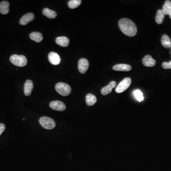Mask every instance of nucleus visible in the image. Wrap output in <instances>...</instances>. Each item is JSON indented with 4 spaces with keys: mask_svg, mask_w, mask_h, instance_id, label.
I'll use <instances>...</instances> for the list:
<instances>
[{
    "mask_svg": "<svg viewBox=\"0 0 171 171\" xmlns=\"http://www.w3.org/2000/svg\"><path fill=\"white\" fill-rule=\"evenodd\" d=\"M86 101L87 105L88 106H92L97 102V98L96 96L91 94H88L86 97Z\"/></svg>",
    "mask_w": 171,
    "mask_h": 171,
    "instance_id": "18",
    "label": "nucleus"
},
{
    "mask_svg": "<svg viewBox=\"0 0 171 171\" xmlns=\"http://www.w3.org/2000/svg\"><path fill=\"white\" fill-rule=\"evenodd\" d=\"M164 18V14L162 10H158L156 13L155 17V22L158 25H161L163 23Z\"/></svg>",
    "mask_w": 171,
    "mask_h": 171,
    "instance_id": "20",
    "label": "nucleus"
},
{
    "mask_svg": "<svg viewBox=\"0 0 171 171\" xmlns=\"http://www.w3.org/2000/svg\"><path fill=\"white\" fill-rule=\"evenodd\" d=\"M89 67L88 61L86 59L82 58L80 59L78 63V69L80 73L84 74L87 71Z\"/></svg>",
    "mask_w": 171,
    "mask_h": 171,
    "instance_id": "7",
    "label": "nucleus"
},
{
    "mask_svg": "<svg viewBox=\"0 0 171 171\" xmlns=\"http://www.w3.org/2000/svg\"><path fill=\"white\" fill-rule=\"evenodd\" d=\"M56 42L60 46L66 47L69 45V41L67 37H59L56 39Z\"/></svg>",
    "mask_w": 171,
    "mask_h": 171,
    "instance_id": "14",
    "label": "nucleus"
},
{
    "mask_svg": "<svg viewBox=\"0 0 171 171\" xmlns=\"http://www.w3.org/2000/svg\"><path fill=\"white\" fill-rule=\"evenodd\" d=\"M81 4V0H71L68 2V6L69 8L73 9L79 7Z\"/></svg>",
    "mask_w": 171,
    "mask_h": 171,
    "instance_id": "22",
    "label": "nucleus"
},
{
    "mask_svg": "<svg viewBox=\"0 0 171 171\" xmlns=\"http://www.w3.org/2000/svg\"><path fill=\"white\" fill-rule=\"evenodd\" d=\"M162 67L164 69H171V61L169 62H164L162 64Z\"/></svg>",
    "mask_w": 171,
    "mask_h": 171,
    "instance_id": "24",
    "label": "nucleus"
},
{
    "mask_svg": "<svg viewBox=\"0 0 171 171\" xmlns=\"http://www.w3.org/2000/svg\"><path fill=\"white\" fill-rule=\"evenodd\" d=\"M162 45L166 49H169L171 47V40L170 37L167 35H163L161 39Z\"/></svg>",
    "mask_w": 171,
    "mask_h": 171,
    "instance_id": "16",
    "label": "nucleus"
},
{
    "mask_svg": "<svg viewBox=\"0 0 171 171\" xmlns=\"http://www.w3.org/2000/svg\"><path fill=\"white\" fill-rule=\"evenodd\" d=\"M5 129V126L4 124L2 123H0V136Z\"/></svg>",
    "mask_w": 171,
    "mask_h": 171,
    "instance_id": "25",
    "label": "nucleus"
},
{
    "mask_svg": "<svg viewBox=\"0 0 171 171\" xmlns=\"http://www.w3.org/2000/svg\"><path fill=\"white\" fill-rule=\"evenodd\" d=\"M142 62L144 66H146V67H154L155 65V64H156L155 60L153 59V58L149 55H146L143 59Z\"/></svg>",
    "mask_w": 171,
    "mask_h": 171,
    "instance_id": "10",
    "label": "nucleus"
},
{
    "mask_svg": "<svg viewBox=\"0 0 171 171\" xmlns=\"http://www.w3.org/2000/svg\"><path fill=\"white\" fill-rule=\"evenodd\" d=\"M34 19V15L33 13H28L25 14L21 19L20 21V24L22 25H25L29 22H31Z\"/></svg>",
    "mask_w": 171,
    "mask_h": 171,
    "instance_id": "9",
    "label": "nucleus"
},
{
    "mask_svg": "<svg viewBox=\"0 0 171 171\" xmlns=\"http://www.w3.org/2000/svg\"><path fill=\"white\" fill-rule=\"evenodd\" d=\"M117 83L115 81L110 82L108 86L104 87L101 90V93L103 95H106L109 94L112 91V89L116 87Z\"/></svg>",
    "mask_w": 171,
    "mask_h": 171,
    "instance_id": "11",
    "label": "nucleus"
},
{
    "mask_svg": "<svg viewBox=\"0 0 171 171\" xmlns=\"http://www.w3.org/2000/svg\"><path fill=\"white\" fill-rule=\"evenodd\" d=\"M170 54H171V51H170Z\"/></svg>",
    "mask_w": 171,
    "mask_h": 171,
    "instance_id": "27",
    "label": "nucleus"
},
{
    "mask_svg": "<svg viewBox=\"0 0 171 171\" xmlns=\"http://www.w3.org/2000/svg\"><path fill=\"white\" fill-rule=\"evenodd\" d=\"M30 39L36 42H40L43 39L42 35L39 32H33L30 34Z\"/></svg>",
    "mask_w": 171,
    "mask_h": 171,
    "instance_id": "17",
    "label": "nucleus"
},
{
    "mask_svg": "<svg viewBox=\"0 0 171 171\" xmlns=\"http://www.w3.org/2000/svg\"><path fill=\"white\" fill-rule=\"evenodd\" d=\"M131 79L129 77H126L119 83L116 88V92L117 93H121L125 91V90L129 87L131 84Z\"/></svg>",
    "mask_w": 171,
    "mask_h": 171,
    "instance_id": "5",
    "label": "nucleus"
},
{
    "mask_svg": "<svg viewBox=\"0 0 171 171\" xmlns=\"http://www.w3.org/2000/svg\"><path fill=\"white\" fill-rule=\"evenodd\" d=\"M50 106L52 109L56 111H63L66 109L65 104L60 101H53L50 103Z\"/></svg>",
    "mask_w": 171,
    "mask_h": 171,
    "instance_id": "6",
    "label": "nucleus"
},
{
    "mask_svg": "<svg viewBox=\"0 0 171 171\" xmlns=\"http://www.w3.org/2000/svg\"><path fill=\"white\" fill-rule=\"evenodd\" d=\"M9 2L2 1L0 3V13L2 14H6L9 12Z\"/></svg>",
    "mask_w": 171,
    "mask_h": 171,
    "instance_id": "15",
    "label": "nucleus"
},
{
    "mask_svg": "<svg viewBox=\"0 0 171 171\" xmlns=\"http://www.w3.org/2000/svg\"><path fill=\"white\" fill-rule=\"evenodd\" d=\"M133 94L134 95L135 97L138 101L139 102H142V101L144 100V97H143V93L141 90L139 89L135 90Z\"/></svg>",
    "mask_w": 171,
    "mask_h": 171,
    "instance_id": "23",
    "label": "nucleus"
},
{
    "mask_svg": "<svg viewBox=\"0 0 171 171\" xmlns=\"http://www.w3.org/2000/svg\"><path fill=\"white\" fill-rule=\"evenodd\" d=\"M39 122L41 126L46 129H52L54 128L56 126V123L54 121L49 117H42L39 119Z\"/></svg>",
    "mask_w": 171,
    "mask_h": 171,
    "instance_id": "4",
    "label": "nucleus"
},
{
    "mask_svg": "<svg viewBox=\"0 0 171 171\" xmlns=\"http://www.w3.org/2000/svg\"><path fill=\"white\" fill-rule=\"evenodd\" d=\"M171 9V1L167 0L165 1L164 5L163 7V9L162 10L164 14L165 15H168L169 12Z\"/></svg>",
    "mask_w": 171,
    "mask_h": 171,
    "instance_id": "21",
    "label": "nucleus"
},
{
    "mask_svg": "<svg viewBox=\"0 0 171 171\" xmlns=\"http://www.w3.org/2000/svg\"><path fill=\"white\" fill-rule=\"evenodd\" d=\"M10 61L15 66L23 67L27 64V59L25 56L23 55H18L14 54L10 57Z\"/></svg>",
    "mask_w": 171,
    "mask_h": 171,
    "instance_id": "3",
    "label": "nucleus"
},
{
    "mask_svg": "<svg viewBox=\"0 0 171 171\" xmlns=\"http://www.w3.org/2000/svg\"><path fill=\"white\" fill-rule=\"evenodd\" d=\"M118 25L120 30L126 36L134 37L137 34V26L135 23L129 19H122L119 21Z\"/></svg>",
    "mask_w": 171,
    "mask_h": 171,
    "instance_id": "1",
    "label": "nucleus"
},
{
    "mask_svg": "<svg viewBox=\"0 0 171 171\" xmlns=\"http://www.w3.org/2000/svg\"><path fill=\"white\" fill-rule=\"evenodd\" d=\"M48 58L50 63L52 65H59L61 61L59 56L54 52H51L49 53Z\"/></svg>",
    "mask_w": 171,
    "mask_h": 171,
    "instance_id": "8",
    "label": "nucleus"
},
{
    "mask_svg": "<svg viewBox=\"0 0 171 171\" xmlns=\"http://www.w3.org/2000/svg\"><path fill=\"white\" fill-rule=\"evenodd\" d=\"M42 13L49 19L55 18L57 15V13L55 11L48 8H44L43 10Z\"/></svg>",
    "mask_w": 171,
    "mask_h": 171,
    "instance_id": "19",
    "label": "nucleus"
},
{
    "mask_svg": "<svg viewBox=\"0 0 171 171\" xmlns=\"http://www.w3.org/2000/svg\"><path fill=\"white\" fill-rule=\"evenodd\" d=\"M33 88V83L31 80H27L25 83L24 87V92L25 96H29L31 95V91Z\"/></svg>",
    "mask_w": 171,
    "mask_h": 171,
    "instance_id": "13",
    "label": "nucleus"
},
{
    "mask_svg": "<svg viewBox=\"0 0 171 171\" xmlns=\"http://www.w3.org/2000/svg\"><path fill=\"white\" fill-rule=\"evenodd\" d=\"M132 69L130 65L126 64H118L114 65L113 67L114 71H129Z\"/></svg>",
    "mask_w": 171,
    "mask_h": 171,
    "instance_id": "12",
    "label": "nucleus"
},
{
    "mask_svg": "<svg viewBox=\"0 0 171 171\" xmlns=\"http://www.w3.org/2000/svg\"><path fill=\"white\" fill-rule=\"evenodd\" d=\"M168 15H169V16H170V19H171V10H170V12H169V14Z\"/></svg>",
    "mask_w": 171,
    "mask_h": 171,
    "instance_id": "26",
    "label": "nucleus"
},
{
    "mask_svg": "<svg viewBox=\"0 0 171 171\" xmlns=\"http://www.w3.org/2000/svg\"><path fill=\"white\" fill-rule=\"evenodd\" d=\"M55 89L57 92L61 96H68L71 92V88L67 84L59 82L55 86Z\"/></svg>",
    "mask_w": 171,
    "mask_h": 171,
    "instance_id": "2",
    "label": "nucleus"
}]
</instances>
